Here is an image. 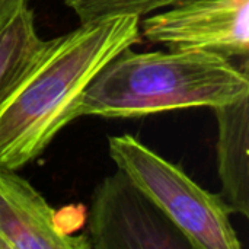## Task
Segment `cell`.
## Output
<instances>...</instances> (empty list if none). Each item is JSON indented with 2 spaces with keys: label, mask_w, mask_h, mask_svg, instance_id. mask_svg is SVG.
<instances>
[{
  "label": "cell",
  "mask_w": 249,
  "mask_h": 249,
  "mask_svg": "<svg viewBox=\"0 0 249 249\" xmlns=\"http://www.w3.org/2000/svg\"><path fill=\"white\" fill-rule=\"evenodd\" d=\"M140 35L172 51L248 58L249 0H184L147 16Z\"/></svg>",
  "instance_id": "cell-5"
},
{
  "label": "cell",
  "mask_w": 249,
  "mask_h": 249,
  "mask_svg": "<svg viewBox=\"0 0 249 249\" xmlns=\"http://www.w3.org/2000/svg\"><path fill=\"white\" fill-rule=\"evenodd\" d=\"M112 162L187 238L193 249H241L222 196L201 188L178 165L130 134L108 139Z\"/></svg>",
  "instance_id": "cell-3"
},
{
  "label": "cell",
  "mask_w": 249,
  "mask_h": 249,
  "mask_svg": "<svg viewBox=\"0 0 249 249\" xmlns=\"http://www.w3.org/2000/svg\"><path fill=\"white\" fill-rule=\"evenodd\" d=\"M29 0H0V26L28 6Z\"/></svg>",
  "instance_id": "cell-10"
},
{
  "label": "cell",
  "mask_w": 249,
  "mask_h": 249,
  "mask_svg": "<svg viewBox=\"0 0 249 249\" xmlns=\"http://www.w3.org/2000/svg\"><path fill=\"white\" fill-rule=\"evenodd\" d=\"M88 235L60 228L55 210L15 169L0 166V249H90Z\"/></svg>",
  "instance_id": "cell-6"
},
{
  "label": "cell",
  "mask_w": 249,
  "mask_h": 249,
  "mask_svg": "<svg viewBox=\"0 0 249 249\" xmlns=\"http://www.w3.org/2000/svg\"><path fill=\"white\" fill-rule=\"evenodd\" d=\"M184 0H64L80 23L118 16L142 18L165 7H172Z\"/></svg>",
  "instance_id": "cell-9"
},
{
  "label": "cell",
  "mask_w": 249,
  "mask_h": 249,
  "mask_svg": "<svg viewBox=\"0 0 249 249\" xmlns=\"http://www.w3.org/2000/svg\"><path fill=\"white\" fill-rule=\"evenodd\" d=\"M44 41L28 6L0 26V105L28 71Z\"/></svg>",
  "instance_id": "cell-8"
},
{
  "label": "cell",
  "mask_w": 249,
  "mask_h": 249,
  "mask_svg": "<svg viewBox=\"0 0 249 249\" xmlns=\"http://www.w3.org/2000/svg\"><path fill=\"white\" fill-rule=\"evenodd\" d=\"M140 19L85 22L44 41L38 55L0 105V166L18 171L35 160L71 121L96 74L140 42Z\"/></svg>",
  "instance_id": "cell-1"
},
{
  "label": "cell",
  "mask_w": 249,
  "mask_h": 249,
  "mask_svg": "<svg viewBox=\"0 0 249 249\" xmlns=\"http://www.w3.org/2000/svg\"><path fill=\"white\" fill-rule=\"evenodd\" d=\"M217 120V171L232 214L249 216V95L213 108Z\"/></svg>",
  "instance_id": "cell-7"
},
{
  "label": "cell",
  "mask_w": 249,
  "mask_h": 249,
  "mask_svg": "<svg viewBox=\"0 0 249 249\" xmlns=\"http://www.w3.org/2000/svg\"><path fill=\"white\" fill-rule=\"evenodd\" d=\"M88 238L96 249H193L187 238L123 172L93 191Z\"/></svg>",
  "instance_id": "cell-4"
},
{
  "label": "cell",
  "mask_w": 249,
  "mask_h": 249,
  "mask_svg": "<svg viewBox=\"0 0 249 249\" xmlns=\"http://www.w3.org/2000/svg\"><path fill=\"white\" fill-rule=\"evenodd\" d=\"M249 95L248 58L201 51L118 53L90 82L80 117L131 118L190 108H216Z\"/></svg>",
  "instance_id": "cell-2"
}]
</instances>
